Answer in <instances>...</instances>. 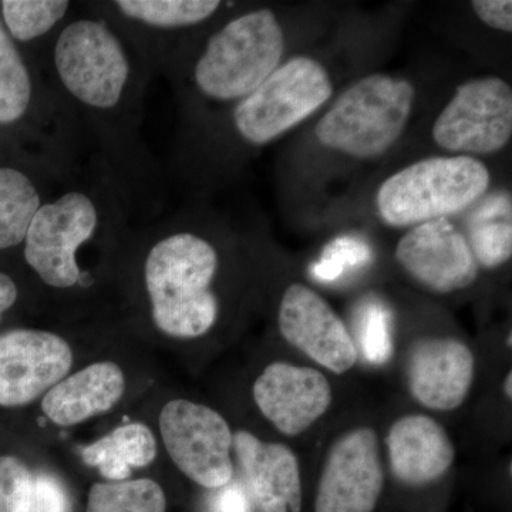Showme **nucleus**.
Wrapping results in <instances>:
<instances>
[{
	"instance_id": "nucleus-1",
	"label": "nucleus",
	"mask_w": 512,
	"mask_h": 512,
	"mask_svg": "<svg viewBox=\"0 0 512 512\" xmlns=\"http://www.w3.org/2000/svg\"><path fill=\"white\" fill-rule=\"evenodd\" d=\"M42 70L92 148L90 160L110 175L134 222L163 214V170L144 136L154 79L146 63L110 23L84 10L55 37Z\"/></svg>"
},
{
	"instance_id": "nucleus-2",
	"label": "nucleus",
	"mask_w": 512,
	"mask_h": 512,
	"mask_svg": "<svg viewBox=\"0 0 512 512\" xmlns=\"http://www.w3.org/2000/svg\"><path fill=\"white\" fill-rule=\"evenodd\" d=\"M130 248L154 328L175 339L207 335L221 312L215 291L221 251L211 235L188 215L161 214L136 228Z\"/></svg>"
},
{
	"instance_id": "nucleus-3",
	"label": "nucleus",
	"mask_w": 512,
	"mask_h": 512,
	"mask_svg": "<svg viewBox=\"0 0 512 512\" xmlns=\"http://www.w3.org/2000/svg\"><path fill=\"white\" fill-rule=\"evenodd\" d=\"M136 228L119 188L90 160L36 212L23 241V261L49 291H86L93 285L84 271V254L127 249Z\"/></svg>"
},
{
	"instance_id": "nucleus-4",
	"label": "nucleus",
	"mask_w": 512,
	"mask_h": 512,
	"mask_svg": "<svg viewBox=\"0 0 512 512\" xmlns=\"http://www.w3.org/2000/svg\"><path fill=\"white\" fill-rule=\"evenodd\" d=\"M284 52L285 33L274 10L251 9L211 30L167 80L185 109L198 101L232 106L281 66Z\"/></svg>"
},
{
	"instance_id": "nucleus-5",
	"label": "nucleus",
	"mask_w": 512,
	"mask_h": 512,
	"mask_svg": "<svg viewBox=\"0 0 512 512\" xmlns=\"http://www.w3.org/2000/svg\"><path fill=\"white\" fill-rule=\"evenodd\" d=\"M0 128L18 130L33 150L82 170V130L45 73L10 39L0 22Z\"/></svg>"
},
{
	"instance_id": "nucleus-6",
	"label": "nucleus",
	"mask_w": 512,
	"mask_h": 512,
	"mask_svg": "<svg viewBox=\"0 0 512 512\" xmlns=\"http://www.w3.org/2000/svg\"><path fill=\"white\" fill-rule=\"evenodd\" d=\"M221 0H99L80 6L106 20L146 63L153 77L168 79L201 40L221 10Z\"/></svg>"
},
{
	"instance_id": "nucleus-7",
	"label": "nucleus",
	"mask_w": 512,
	"mask_h": 512,
	"mask_svg": "<svg viewBox=\"0 0 512 512\" xmlns=\"http://www.w3.org/2000/svg\"><path fill=\"white\" fill-rule=\"evenodd\" d=\"M490 180V171L477 158H424L390 175L380 185L377 214L392 228L450 220L481 200Z\"/></svg>"
},
{
	"instance_id": "nucleus-8",
	"label": "nucleus",
	"mask_w": 512,
	"mask_h": 512,
	"mask_svg": "<svg viewBox=\"0 0 512 512\" xmlns=\"http://www.w3.org/2000/svg\"><path fill=\"white\" fill-rule=\"evenodd\" d=\"M414 99L407 80L370 74L340 94L316 124L315 136L323 147L357 160L382 157L402 137Z\"/></svg>"
},
{
	"instance_id": "nucleus-9",
	"label": "nucleus",
	"mask_w": 512,
	"mask_h": 512,
	"mask_svg": "<svg viewBox=\"0 0 512 512\" xmlns=\"http://www.w3.org/2000/svg\"><path fill=\"white\" fill-rule=\"evenodd\" d=\"M332 94V80L318 60L293 57L258 89L232 104L229 131L242 146H266L316 113Z\"/></svg>"
},
{
	"instance_id": "nucleus-10",
	"label": "nucleus",
	"mask_w": 512,
	"mask_h": 512,
	"mask_svg": "<svg viewBox=\"0 0 512 512\" xmlns=\"http://www.w3.org/2000/svg\"><path fill=\"white\" fill-rule=\"evenodd\" d=\"M512 137V89L500 77L460 84L433 126L437 146L458 156H487Z\"/></svg>"
},
{
	"instance_id": "nucleus-11",
	"label": "nucleus",
	"mask_w": 512,
	"mask_h": 512,
	"mask_svg": "<svg viewBox=\"0 0 512 512\" xmlns=\"http://www.w3.org/2000/svg\"><path fill=\"white\" fill-rule=\"evenodd\" d=\"M168 456L195 484L218 490L234 477L232 431L220 413L190 400H173L160 414Z\"/></svg>"
},
{
	"instance_id": "nucleus-12",
	"label": "nucleus",
	"mask_w": 512,
	"mask_h": 512,
	"mask_svg": "<svg viewBox=\"0 0 512 512\" xmlns=\"http://www.w3.org/2000/svg\"><path fill=\"white\" fill-rule=\"evenodd\" d=\"M384 487L379 437L369 427L343 434L330 448L315 512H373Z\"/></svg>"
},
{
	"instance_id": "nucleus-13",
	"label": "nucleus",
	"mask_w": 512,
	"mask_h": 512,
	"mask_svg": "<svg viewBox=\"0 0 512 512\" xmlns=\"http://www.w3.org/2000/svg\"><path fill=\"white\" fill-rule=\"evenodd\" d=\"M73 352L47 330L15 329L0 335V406L32 403L67 376Z\"/></svg>"
},
{
	"instance_id": "nucleus-14",
	"label": "nucleus",
	"mask_w": 512,
	"mask_h": 512,
	"mask_svg": "<svg viewBox=\"0 0 512 512\" xmlns=\"http://www.w3.org/2000/svg\"><path fill=\"white\" fill-rule=\"evenodd\" d=\"M396 261L429 291L447 295L476 282L478 266L466 234L448 218L416 225L396 247Z\"/></svg>"
},
{
	"instance_id": "nucleus-15",
	"label": "nucleus",
	"mask_w": 512,
	"mask_h": 512,
	"mask_svg": "<svg viewBox=\"0 0 512 512\" xmlns=\"http://www.w3.org/2000/svg\"><path fill=\"white\" fill-rule=\"evenodd\" d=\"M279 332L293 348L330 372H349L359 359L353 336L326 299L309 286L286 288L278 311Z\"/></svg>"
},
{
	"instance_id": "nucleus-16",
	"label": "nucleus",
	"mask_w": 512,
	"mask_h": 512,
	"mask_svg": "<svg viewBox=\"0 0 512 512\" xmlns=\"http://www.w3.org/2000/svg\"><path fill=\"white\" fill-rule=\"evenodd\" d=\"M332 387L312 367L271 363L254 383V400L279 433L295 437L316 423L332 404Z\"/></svg>"
},
{
	"instance_id": "nucleus-17",
	"label": "nucleus",
	"mask_w": 512,
	"mask_h": 512,
	"mask_svg": "<svg viewBox=\"0 0 512 512\" xmlns=\"http://www.w3.org/2000/svg\"><path fill=\"white\" fill-rule=\"evenodd\" d=\"M83 168L70 170L45 156L0 164V252L22 248L39 208Z\"/></svg>"
},
{
	"instance_id": "nucleus-18",
	"label": "nucleus",
	"mask_w": 512,
	"mask_h": 512,
	"mask_svg": "<svg viewBox=\"0 0 512 512\" xmlns=\"http://www.w3.org/2000/svg\"><path fill=\"white\" fill-rule=\"evenodd\" d=\"M476 372L473 352L457 339H421L407 356L414 399L436 412L456 410L467 399Z\"/></svg>"
},
{
	"instance_id": "nucleus-19",
	"label": "nucleus",
	"mask_w": 512,
	"mask_h": 512,
	"mask_svg": "<svg viewBox=\"0 0 512 512\" xmlns=\"http://www.w3.org/2000/svg\"><path fill=\"white\" fill-rule=\"evenodd\" d=\"M232 447L262 512H301V468L291 448L249 431L235 433Z\"/></svg>"
},
{
	"instance_id": "nucleus-20",
	"label": "nucleus",
	"mask_w": 512,
	"mask_h": 512,
	"mask_svg": "<svg viewBox=\"0 0 512 512\" xmlns=\"http://www.w3.org/2000/svg\"><path fill=\"white\" fill-rule=\"evenodd\" d=\"M393 476L410 487L439 480L453 466L456 450L441 424L424 414L402 417L386 437Z\"/></svg>"
},
{
	"instance_id": "nucleus-21",
	"label": "nucleus",
	"mask_w": 512,
	"mask_h": 512,
	"mask_svg": "<svg viewBox=\"0 0 512 512\" xmlns=\"http://www.w3.org/2000/svg\"><path fill=\"white\" fill-rule=\"evenodd\" d=\"M126 377L119 365L97 362L50 387L42 400L47 419L69 427L110 412L123 397Z\"/></svg>"
},
{
	"instance_id": "nucleus-22",
	"label": "nucleus",
	"mask_w": 512,
	"mask_h": 512,
	"mask_svg": "<svg viewBox=\"0 0 512 512\" xmlns=\"http://www.w3.org/2000/svg\"><path fill=\"white\" fill-rule=\"evenodd\" d=\"M69 0H2L0 22L16 43L42 69L43 57L55 37L73 18Z\"/></svg>"
},
{
	"instance_id": "nucleus-23",
	"label": "nucleus",
	"mask_w": 512,
	"mask_h": 512,
	"mask_svg": "<svg viewBox=\"0 0 512 512\" xmlns=\"http://www.w3.org/2000/svg\"><path fill=\"white\" fill-rule=\"evenodd\" d=\"M84 463L109 481H126L134 468L150 466L157 456L153 431L141 423L124 424L80 450Z\"/></svg>"
},
{
	"instance_id": "nucleus-24",
	"label": "nucleus",
	"mask_w": 512,
	"mask_h": 512,
	"mask_svg": "<svg viewBox=\"0 0 512 512\" xmlns=\"http://www.w3.org/2000/svg\"><path fill=\"white\" fill-rule=\"evenodd\" d=\"M511 215L510 192H500L485 198L468 218L466 238L478 266L494 269L510 261Z\"/></svg>"
},
{
	"instance_id": "nucleus-25",
	"label": "nucleus",
	"mask_w": 512,
	"mask_h": 512,
	"mask_svg": "<svg viewBox=\"0 0 512 512\" xmlns=\"http://www.w3.org/2000/svg\"><path fill=\"white\" fill-rule=\"evenodd\" d=\"M165 494L156 481H109L90 488L86 512H165Z\"/></svg>"
},
{
	"instance_id": "nucleus-26",
	"label": "nucleus",
	"mask_w": 512,
	"mask_h": 512,
	"mask_svg": "<svg viewBox=\"0 0 512 512\" xmlns=\"http://www.w3.org/2000/svg\"><path fill=\"white\" fill-rule=\"evenodd\" d=\"M355 345L372 365L389 362L393 355L392 315L383 303H363L356 315Z\"/></svg>"
},
{
	"instance_id": "nucleus-27",
	"label": "nucleus",
	"mask_w": 512,
	"mask_h": 512,
	"mask_svg": "<svg viewBox=\"0 0 512 512\" xmlns=\"http://www.w3.org/2000/svg\"><path fill=\"white\" fill-rule=\"evenodd\" d=\"M33 474L18 457H0V512H29Z\"/></svg>"
},
{
	"instance_id": "nucleus-28",
	"label": "nucleus",
	"mask_w": 512,
	"mask_h": 512,
	"mask_svg": "<svg viewBox=\"0 0 512 512\" xmlns=\"http://www.w3.org/2000/svg\"><path fill=\"white\" fill-rule=\"evenodd\" d=\"M370 259L369 248L352 238H342L332 242L323 252L312 274L320 281H335L346 268H356Z\"/></svg>"
},
{
	"instance_id": "nucleus-29",
	"label": "nucleus",
	"mask_w": 512,
	"mask_h": 512,
	"mask_svg": "<svg viewBox=\"0 0 512 512\" xmlns=\"http://www.w3.org/2000/svg\"><path fill=\"white\" fill-rule=\"evenodd\" d=\"M29 512H72V504L64 485L50 474L33 476Z\"/></svg>"
},
{
	"instance_id": "nucleus-30",
	"label": "nucleus",
	"mask_w": 512,
	"mask_h": 512,
	"mask_svg": "<svg viewBox=\"0 0 512 512\" xmlns=\"http://www.w3.org/2000/svg\"><path fill=\"white\" fill-rule=\"evenodd\" d=\"M471 6L485 25L501 32H512L511 0H474Z\"/></svg>"
},
{
	"instance_id": "nucleus-31",
	"label": "nucleus",
	"mask_w": 512,
	"mask_h": 512,
	"mask_svg": "<svg viewBox=\"0 0 512 512\" xmlns=\"http://www.w3.org/2000/svg\"><path fill=\"white\" fill-rule=\"evenodd\" d=\"M211 512H251V503L244 487L231 481L218 488L211 501Z\"/></svg>"
},
{
	"instance_id": "nucleus-32",
	"label": "nucleus",
	"mask_w": 512,
	"mask_h": 512,
	"mask_svg": "<svg viewBox=\"0 0 512 512\" xmlns=\"http://www.w3.org/2000/svg\"><path fill=\"white\" fill-rule=\"evenodd\" d=\"M20 289L18 282L12 275L0 271V322L5 313L15 308L19 301Z\"/></svg>"
},
{
	"instance_id": "nucleus-33",
	"label": "nucleus",
	"mask_w": 512,
	"mask_h": 512,
	"mask_svg": "<svg viewBox=\"0 0 512 512\" xmlns=\"http://www.w3.org/2000/svg\"><path fill=\"white\" fill-rule=\"evenodd\" d=\"M504 394L511 400L512 397V373H508L504 382Z\"/></svg>"
},
{
	"instance_id": "nucleus-34",
	"label": "nucleus",
	"mask_w": 512,
	"mask_h": 512,
	"mask_svg": "<svg viewBox=\"0 0 512 512\" xmlns=\"http://www.w3.org/2000/svg\"><path fill=\"white\" fill-rule=\"evenodd\" d=\"M511 338H512V335L510 333V335H508V346H510V348H511V340H512Z\"/></svg>"
}]
</instances>
